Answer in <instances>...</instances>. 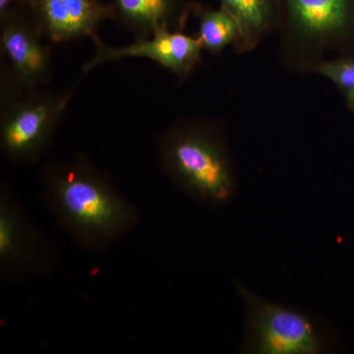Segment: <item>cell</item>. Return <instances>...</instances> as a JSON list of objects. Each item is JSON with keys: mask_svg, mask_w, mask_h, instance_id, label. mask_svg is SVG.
Returning <instances> with one entry per match:
<instances>
[{"mask_svg": "<svg viewBox=\"0 0 354 354\" xmlns=\"http://www.w3.org/2000/svg\"><path fill=\"white\" fill-rule=\"evenodd\" d=\"M41 196L58 227L85 252H106L140 223L138 209L84 153L46 165Z\"/></svg>", "mask_w": 354, "mask_h": 354, "instance_id": "cell-1", "label": "cell"}, {"mask_svg": "<svg viewBox=\"0 0 354 354\" xmlns=\"http://www.w3.org/2000/svg\"><path fill=\"white\" fill-rule=\"evenodd\" d=\"M158 160L162 174L198 204L220 208L239 189L236 167L220 121H174L158 136Z\"/></svg>", "mask_w": 354, "mask_h": 354, "instance_id": "cell-2", "label": "cell"}, {"mask_svg": "<svg viewBox=\"0 0 354 354\" xmlns=\"http://www.w3.org/2000/svg\"><path fill=\"white\" fill-rule=\"evenodd\" d=\"M279 58L286 71L313 74L332 51L354 50V0H283Z\"/></svg>", "mask_w": 354, "mask_h": 354, "instance_id": "cell-3", "label": "cell"}, {"mask_svg": "<svg viewBox=\"0 0 354 354\" xmlns=\"http://www.w3.org/2000/svg\"><path fill=\"white\" fill-rule=\"evenodd\" d=\"M75 88L0 95V149L16 165H36L50 150Z\"/></svg>", "mask_w": 354, "mask_h": 354, "instance_id": "cell-4", "label": "cell"}, {"mask_svg": "<svg viewBox=\"0 0 354 354\" xmlns=\"http://www.w3.org/2000/svg\"><path fill=\"white\" fill-rule=\"evenodd\" d=\"M245 314L241 353L323 354L333 349L327 327L312 314L269 301L235 283Z\"/></svg>", "mask_w": 354, "mask_h": 354, "instance_id": "cell-5", "label": "cell"}, {"mask_svg": "<svg viewBox=\"0 0 354 354\" xmlns=\"http://www.w3.org/2000/svg\"><path fill=\"white\" fill-rule=\"evenodd\" d=\"M57 247L32 223L12 188L0 183V278L19 285L50 274L59 264Z\"/></svg>", "mask_w": 354, "mask_h": 354, "instance_id": "cell-6", "label": "cell"}, {"mask_svg": "<svg viewBox=\"0 0 354 354\" xmlns=\"http://www.w3.org/2000/svg\"><path fill=\"white\" fill-rule=\"evenodd\" d=\"M29 9L0 22V95L43 88L51 77V48Z\"/></svg>", "mask_w": 354, "mask_h": 354, "instance_id": "cell-7", "label": "cell"}, {"mask_svg": "<svg viewBox=\"0 0 354 354\" xmlns=\"http://www.w3.org/2000/svg\"><path fill=\"white\" fill-rule=\"evenodd\" d=\"M95 46L94 55L82 66L87 74L95 67L128 57L147 58L185 80L203 62V46L197 36L183 31L160 28L148 39H136L125 46H108L97 34L92 37Z\"/></svg>", "mask_w": 354, "mask_h": 354, "instance_id": "cell-8", "label": "cell"}, {"mask_svg": "<svg viewBox=\"0 0 354 354\" xmlns=\"http://www.w3.org/2000/svg\"><path fill=\"white\" fill-rule=\"evenodd\" d=\"M28 9L44 38L57 44L92 38L102 22L113 19L111 4L100 0H29Z\"/></svg>", "mask_w": 354, "mask_h": 354, "instance_id": "cell-9", "label": "cell"}, {"mask_svg": "<svg viewBox=\"0 0 354 354\" xmlns=\"http://www.w3.org/2000/svg\"><path fill=\"white\" fill-rule=\"evenodd\" d=\"M113 19L134 35L148 39L160 28L184 31L191 14L185 0H113Z\"/></svg>", "mask_w": 354, "mask_h": 354, "instance_id": "cell-10", "label": "cell"}, {"mask_svg": "<svg viewBox=\"0 0 354 354\" xmlns=\"http://www.w3.org/2000/svg\"><path fill=\"white\" fill-rule=\"evenodd\" d=\"M239 26L232 48L237 55L251 53L263 41L278 32L283 17V0H220Z\"/></svg>", "mask_w": 354, "mask_h": 354, "instance_id": "cell-11", "label": "cell"}, {"mask_svg": "<svg viewBox=\"0 0 354 354\" xmlns=\"http://www.w3.org/2000/svg\"><path fill=\"white\" fill-rule=\"evenodd\" d=\"M191 14L199 21L198 39L203 50L213 55L234 46L239 36V26L223 7L212 8L199 3H191Z\"/></svg>", "mask_w": 354, "mask_h": 354, "instance_id": "cell-12", "label": "cell"}, {"mask_svg": "<svg viewBox=\"0 0 354 354\" xmlns=\"http://www.w3.org/2000/svg\"><path fill=\"white\" fill-rule=\"evenodd\" d=\"M313 74L327 79L341 91L346 108L354 113V53H342L333 59H324Z\"/></svg>", "mask_w": 354, "mask_h": 354, "instance_id": "cell-13", "label": "cell"}, {"mask_svg": "<svg viewBox=\"0 0 354 354\" xmlns=\"http://www.w3.org/2000/svg\"><path fill=\"white\" fill-rule=\"evenodd\" d=\"M29 0H0V22L28 8Z\"/></svg>", "mask_w": 354, "mask_h": 354, "instance_id": "cell-14", "label": "cell"}]
</instances>
